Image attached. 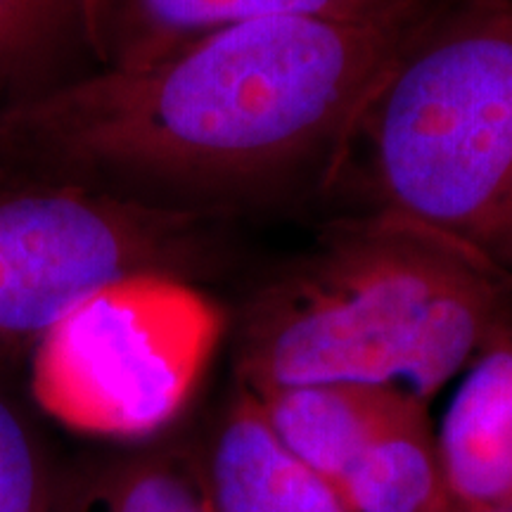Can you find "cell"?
<instances>
[{
    "instance_id": "obj_1",
    "label": "cell",
    "mask_w": 512,
    "mask_h": 512,
    "mask_svg": "<svg viewBox=\"0 0 512 512\" xmlns=\"http://www.w3.org/2000/svg\"><path fill=\"white\" fill-rule=\"evenodd\" d=\"M418 10L214 31L159 62L95 69L19 102L0 114V143L100 188L228 216L297 183L316 188Z\"/></svg>"
},
{
    "instance_id": "obj_2",
    "label": "cell",
    "mask_w": 512,
    "mask_h": 512,
    "mask_svg": "<svg viewBox=\"0 0 512 512\" xmlns=\"http://www.w3.org/2000/svg\"><path fill=\"white\" fill-rule=\"evenodd\" d=\"M316 190L337 214L406 223L512 285V5L427 0Z\"/></svg>"
},
{
    "instance_id": "obj_3",
    "label": "cell",
    "mask_w": 512,
    "mask_h": 512,
    "mask_svg": "<svg viewBox=\"0 0 512 512\" xmlns=\"http://www.w3.org/2000/svg\"><path fill=\"white\" fill-rule=\"evenodd\" d=\"M512 323V285L418 228L337 214L235 328V384L396 387L427 403Z\"/></svg>"
},
{
    "instance_id": "obj_4",
    "label": "cell",
    "mask_w": 512,
    "mask_h": 512,
    "mask_svg": "<svg viewBox=\"0 0 512 512\" xmlns=\"http://www.w3.org/2000/svg\"><path fill=\"white\" fill-rule=\"evenodd\" d=\"M228 330L195 280L143 271L110 280L31 347L36 406L93 439L157 437L185 411Z\"/></svg>"
},
{
    "instance_id": "obj_5",
    "label": "cell",
    "mask_w": 512,
    "mask_h": 512,
    "mask_svg": "<svg viewBox=\"0 0 512 512\" xmlns=\"http://www.w3.org/2000/svg\"><path fill=\"white\" fill-rule=\"evenodd\" d=\"M221 221L100 185L0 192V351L31 349L62 313L121 275L195 280L214 271Z\"/></svg>"
},
{
    "instance_id": "obj_6",
    "label": "cell",
    "mask_w": 512,
    "mask_h": 512,
    "mask_svg": "<svg viewBox=\"0 0 512 512\" xmlns=\"http://www.w3.org/2000/svg\"><path fill=\"white\" fill-rule=\"evenodd\" d=\"M425 0H86L83 48L100 69H136L214 31L275 17L392 22Z\"/></svg>"
},
{
    "instance_id": "obj_7",
    "label": "cell",
    "mask_w": 512,
    "mask_h": 512,
    "mask_svg": "<svg viewBox=\"0 0 512 512\" xmlns=\"http://www.w3.org/2000/svg\"><path fill=\"white\" fill-rule=\"evenodd\" d=\"M463 373L437 432L451 512L512 508V323Z\"/></svg>"
},
{
    "instance_id": "obj_8",
    "label": "cell",
    "mask_w": 512,
    "mask_h": 512,
    "mask_svg": "<svg viewBox=\"0 0 512 512\" xmlns=\"http://www.w3.org/2000/svg\"><path fill=\"white\" fill-rule=\"evenodd\" d=\"M200 460L209 512H351L335 484L285 451L238 384Z\"/></svg>"
},
{
    "instance_id": "obj_9",
    "label": "cell",
    "mask_w": 512,
    "mask_h": 512,
    "mask_svg": "<svg viewBox=\"0 0 512 512\" xmlns=\"http://www.w3.org/2000/svg\"><path fill=\"white\" fill-rule=\"evenodd\" d=\"M249 394L285 451L335 486L411 396L358 382L287 384Z\"/></svg>"
},
{
    "instance_id": "obj_10",
    "label": "cell",
    "mask_w": 512,
    "mask_h": 512,
    "mask_svg": "<svg viewBox=\"0 0 512 512\" xmlns=\"http://www.w3.org/2000/svg\"><path fill=\"white\" fill-rule=\"evenodd\" d=\"M351 512H451L427 403H406L337 484Z\"/></svg>"
},
{
    "instance_id": "obj_11",
    "label": "cell",
    "mask_w": 512,
    "mask_h": 512,
    "mask_svg": "<svg viewBox=\"0 0 512 512\" xmlns=\"http://www.w3.org/2000/svg\"><path fill=\"white\" fill-rule=\"evenodd\" d=\"M57 512H209L200 448L166 441L60 475Z\"/></svg>"
},
{
    "instance_id": "obj_12",
    "label": "cell",
    "mask_w": 512,
    "mask_h": 512,
    "mask_svg": "<svg viewBox=\"0 0 512 512\" xmlns=\"http://www.w3.org/2000/svg\"><path fill=\"white\" fill-rule=\"evenodd\" d=\"M83 12L86 0H0V83L67 43L83 46Z\"/></svg>"
},
{
    "instance_id": "obj_13",
    "label": "cell",
    "mask_w": 512,
    "mask_h": 512,
    "mask_svg": "<svg viewBox=\"0 0 512 512\" xmlns=\"http://www.w3.org/2000/svg\"><path fill=\"white\" fill-rule=\"evenodd\" d=\"M57 484L41 439L0 394V512H57Z\"/></svg>"
},
{
    "instance_id": "obj_14",
    "label": "cell",
    "mask_w": 512,
    "mask_h": 512,
    "mask_svg": "<svg viewBox=\"0 0 512 512\" xmlns=\"http://www.w3.org/2000/svg\"><path fill=\"white\" fill-rule=\"evenodd\" d=\"M496 512H512V508H505V510H496Z\"/></svg>"
},
{
    "instance_id": "obj_15",
    "label": "cell",
    "mask_w": 512,
    "mask_h": 512,
    "mask_svg": "<svg viewBox=\"0 0 512 512\" xmlns=\"http://www.w3.org/2000/svg\"><path fill=\"white\" fill-rule=\"evenodd\" d=\"M503 3H508V5H512V0H503Z\"/></svg>"
}]
</instances>
